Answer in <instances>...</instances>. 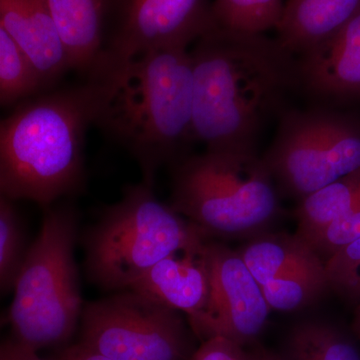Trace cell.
<instances>
[{"label": "cell", "instance_id": "obj_1", "mask_svg": "<svg viewBox=\"0 0 360 360\" xmlns=\"http://www.w3.org/2000/svg\"><path fill=\"white\" fill-rule=\"evenodd\" d=\"M194 141L255 150L266 123L300 85L297 61L278 39L214 25L193 44Z\"/></svg>", "mask_w": 360, "mask_h": 360}, {"label": "cell", "instance_id": "obj_2", "mask_svg": "<svg viewBox=\"0 0 360 360\" xmlns=\"http://www.w3.org/2000/svg\"><path fill=\"white\" fill-rule=\"evenodd\" d=\"M105 85L82 84L18 103L0 124V194L42 208L77 193L84 179L85 134L96 124Z\"/></svg>", "mask_w": 360, "mask_h": 360}, {"label": "cell", "instance_id": "obj_3", "mask_svg": "<svg viewBox=\"0 0 360 360\" xmlns=\"http://www.w3.org/2000/svg\"><path fill=\"white\" fill-rule=\"evenodd\" d=\"M105 85L96 125L127 149L141 181L155 187L167 163L176 162L194 141V84L191 51L146 52L120 70L91 75Z\"/></svg>", "mask_w": 360, "mask_h": 360}, {"label": "cell", "instance_id": "obj_4", "mask_svg": "<svg viewBox=\"0 0 360 360\" xmlns=\"http://www.w3.org/2000/svg\"><path fill=\"white\" fill-rule=\"evenodd\" d=\"M169 205L208 238L253 236L278 214L274 179L257 150L206 149L174 163Z\"/></svg>", "mask_w": 360, "mask_h": 360}, {"label": "cell", "instance_id": "obj_5", "mask_svg": "<svg viewBox=\"0 0 360 360\" xmlns=\"http://www.w3.org/2000/svg\"><path fill=\"white\" fill-rule=\"evenodd\" d=\"M208 239L141 181L125 187L84 232L85 274L101 290H127L160 260Z\"/></svg>", "mask_w": 360, "mask_h": 360}, {"label": "cell", "instance_id": "obj_6", "mask_svg": "<svg viewBox=\"0 0 360 360\" xmlns=\"http://www.w3.org/2000/svg\"><path fill=\"white\" fill-rule=\"evenodd\" d=\"M42 210L41 229L28 248L7 311L14 340L35 350L68 340L84 307L75 258L77 208L63 203Z\"/></svg>", "mask_w": 360, "mask_h": 360}, {"label": "cell", "instance_id": "obj_7", "mask_svg": "<svg viewBox=\"0 0 360 360\" xmlns=\"http://www.w3.org/2000/svg\"><path fill=\"white\" fill-rule=\"evenodd\" d=\"M288 193L304 198L360 168V124L328 110L284 113L264 158Z\"/></svg>", "mask_w": 360, "mask_h": 360}, {"label": "cell", "instance_id": "obj_8", "mask_svg": "<svg viewBox=\"0 0 360 360\" xmlns=\"http://www.w3.org/2000/svg\"><path fill=\"white\" fill-rule=\"evenodd\" d=\"M80 343L112 360H186L191 338L181 312L134 290L86 303Z\"/></svg>", "mask_w": 360, "mask_h": 360}, {"label": "cell", "instance_id": "obj_9", "mask_svg": "<svg viewBox=\"0 0 360 360\" xmlns=\"http://www.w3.org/2000/svg\"><path fill=\"white\" fill-rule=\"evenodd\" d=\"M214 25L208 0H103V46L89 72L108 75L148 51L188 49Z\"/></svg>", "mask_w": 360, "mask_h": 360}, {"label": "cell", "instance_id": "obj_10", "mask_svg": "<svg viewBox=\"0 0 360 360\" xmlns=\"http://www.w3.org/2000/svg\"><path fill=\"white\" fill-rule=\"evenodd\" d=\"M207 255L212 271L210 303L191 329L202 341L221 336L245 347L262 333L271 309L238 250L210 239Z\"/></svg>", "mask_w": 360, "mask_h": 360}, {"label": "cell", "instance_id": "obj_11", "mask_svg": "<svg viewBox=\"0 0 360 360\" xmlns=\"http://www.w3.org/2000/svg\"><path fill=\"white\" fill-rule=\"evenodd\" d=\"M210 240L184 248L160 260L132 284L129 290L186 314L189 326H193L207 309L212 293L207 255Z\"/></svg>", "mask_w": 360, "mask_h": 360}, {"label": "cell", "instance_id": "obj_12", "mask_svg": "<svg viewBox=\"0 0 360 360\" xmlns=\"http://www.w3.org/2000/svg\"><path fill=\"white\" fill-rule=\"evenodd\" d=\"M300 85L322 99L360 97V11L333 37L300 54Z\"/></svg>", "mask_w": 360, "mask_h": 360}, {"label": "cell", "instance_id": "obj_13", "mask_svg": "<svg viewBox=\"0 0 360 360\" xmlns=\"http://www.w3.org/2000/svg\"><path fill=\"white\" fill-rule=\"evenodd\" d=\"M0 27L25 52L39 72L44 90L72 70L45 0H0Z\"/></svg>", "mask_w": 360, "mask_h": 360}, {"label": "cell", "instance_id": "obj_14", "mask_svg": "<svg viewBox=\"0 0 360 360\" xmlns=\"http://www.w3.org/2000/svg\"><path fill=\"white\" fill-rule=\"evenodd\" d=\"M359 11L360 0H288L277 39L302 54L335 35Z\"/></svg>", "mask_w": 360, "mask_h": 360}, {"label": "cell", "instance_id": "obj_15", "mask_svg": "<svg viewBox=\"0 0 360 360\" xmlns=\"http://www.w3.org/2000/svg\"><path fill=\"white\" fill-rule=\"evenodd\" d=\"M238 251L260 286L293 274H326L323 260L297 233L259 234Z\"/></svg>", "mask_w": 360, "mask_h": 360}, {"label": "cell", "instance_id": "obj_16", "mask_svg": "<svg viewBox=\"0 0 360 360\" xmlns=\"http://www.w3.org/2000/svg\"><path fill=\"white\" fill-rule=\"evenodd\" d=\"M65 44L71 68L86 75L103 46V0H45Z\"/></svg>", "mask_w": 360, "mask_h": 360}, {"label": "cell", "instance_id": "obj_17", "mask_svg": "<svg viewBox=\"0 0 360 360\" xmlns=\"http://www.w3.org/2000/svg\"><path fill=\"white\" fill-rule=\"evenodd\" d=\"M360 202V168L302 198L296 233L307 239Z\"/></svg>", "mask_w": 360, "mask_h": 360}, {"label": "cell", "instance_id": "obj_18", "mask_svg": "<svg viewBox=\"0 0 360 360\" xmlns=\"http://www.w3.org/2000/svg\"><path fill=\"white\" fill-rule=\"evenodd\" d=\"M278 356L281 360H360V352L338 328L303 322L290 331Z\"/></svg>", "mask_w": 360, "mask_h": 360}, {"label": "cell", "instance_id": "obj_19", "mask_svg": "<svg viewBox=\"0 0 360 360\" xmlns=\"http://www.w3.org/2000/svg\"><path fill=\"white\" fill-rule=\"evenodd\" d=\"M44 90L41 78L13 37L0 27V103L13 105Z\"/></svg>", "mask_w": 360, "mask_h": 360}, {"label": "cell", "instance_id": "obj_20", "mask_svg": "<svg viewBox=\"0 0 360 360\" xmlns=\"http://www.w3.org/2000/svg\"><path fill=\"white\" fill-rule=\"evenodd\" d=\"M212 6L215 25L245 34L276 30L285 7L283 0H214Z\"/></svg>", "mask_w": 360, "mask_h": 360}, {"label": "cell", "instance_id": "obj_21", "mask_svg": "<svg viewBox=\"0 0 360 360\" xmlns=\"http://www.w3.org/2000/svg\"><path fill=\"white\" fill-rule=\"evenodd\" d=\"M30 248V246H28ZM25 227L13 200L0 198V290L2 295L14 290L25 262Z\"/></svg>", "mask_w": 360, "mask_h": 360}, {"label": "cell", "instance_id": "obj_22", "mask_svg": "<svg viewBox=\"0 0 360 360\" xmlns=\"http://www.w3.org/2000/svg\"><path fill=\"white\" fill-rule=\"evenodd\" d=\"M326 288H329L326 274H293L262 285L270 309L285 312L307 307Z\"/></svg>", "mask_w": 360, "mask_h": 360}, {"label": "cell", "instance_id": "obj_23", "mask_svg": "<svg viewBox=\"0 0 360 360\" xmlns=\"http://www.w3.org/2000/svg\"><path fill=\"white\" fill-rule=\"evenodd\" d=\"M328 288L360 302V238L341 248L324 262Z\"/></svg>", "mask_w": 360, "mask_h": 360}, {"label": "cell", "instance_id": "obj_24", "mask_svg": "<svg viewBox=\"0 0 360 360\" xmlns=\"http://www.w3.org/2000/svg\"><path fill=\"white\" fill-rule=\"evenodd\" d=\"M360 238V202L310 238L304 239L324 262Z\"/></svg>", "mask_w": 360, "mask_h": 360}, {"label": "cell", "instance_id": "obj_25", "mask_svg": "<svg viewBox=\"0 0 360 360\" xmlns=\"http://www.w3.org/2000/svg\"><path fill=\"white\" fill-rule=\"evenodd\" d=\"M188 360H250V355L238 343L215 336L202 341V345Z\"/></svg>", "mask_w": 360, "mask_h": 360}, {"label": "cell", "instance_id": "obj_26", "mask_svg": "<svg viewBox=\"0 0 360 360\" xmlns=\"http://www.w3.org/2000/svg\"><path fill=\"white\" fill-rule=\"evenodd\" d=\"M0 360H45L37 354V350L16 340H7L0 347Z\"/></svg>", "mask_w": 360, "mask_h": 360}, {"label": "cell", "instance_id": "obj_27", "mask_svg": "<svg viewBox=\"0 0 360 360\" xmlns=\"http://www.w3.org/2000/svg\"><path fill=\"white\" fill-rule=\"evenodd\" d=\"M58 360H112L104 355L89 349L82 343L73 345L63 352Z\"/></svg>", "mask_w": 360, "mask_h": 360}, {"label": "cell", "instance_id": "obj_28", "mask_svg": "<svg viewBox=\"0 0 360 360\" xmlns=\"http://www.w3.org/2000/svg\"><path fill=\"white\" fill-rule=\"evenodd\" d=\"M250 360H281L278 355L270 354L265 350L259 349L250 352Z\"/></svg>", "mask_w": 360, "mask_h": 360}, {"label": "cell", "instance_id": "obj_29", "mask_svg": "<svg viewBox=\"0 0 360 360\" xmlns=\"http://www.w3.org/2000/svg\"><path fill=\"white\" fill-rule=\"evenodd\" d=\"M352 330L360 340V302H357V307L355 309L354 321H352Z\"/></svg>", "mask_w": 360, "mask_h": 360}]
</instances>
